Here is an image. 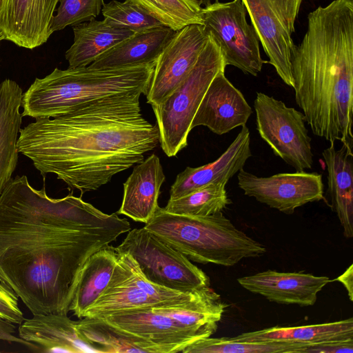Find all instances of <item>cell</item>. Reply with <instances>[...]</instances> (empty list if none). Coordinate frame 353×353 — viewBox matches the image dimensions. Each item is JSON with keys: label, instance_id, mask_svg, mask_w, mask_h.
<instances>
[{"label": "cell", "instance_id": "cell-1", "mask_svg": "<svg viewBox=\"0 0 353 353\" xmlns=\"http://www.w3.org/2000/svg\"><path fill=\"white\" fill-rule=\"evenodd\" d=\"M130 228L116 213L72 194L50 198L17 176L0 195V281L33 315L67 314L85 261Z\"/></svg>", "mask_w": 353, "mask_h": 353}, {"label": "cell", "instance_id": "cell-2", "mask_svg": "<svg viewBox=\"0 0 353 353\" xmlns=\"http://www.w3.org/2000/svg\"><path fill=\"white\" fill-rule=\"evenodd\" d=\"M135 92L103 97L21 128L17 148L44 176L54 174L81 195L143 161L159 143Z\"/></svg>", "mask_w": 353, "mask_h": 353}, {"label": "cell", "instance_id": "cell-3", "mask_svg": "<svg viewBox=\"0 0 353 353\" xmlns=\"http://www.w3.org/2000/svg\"><path fill=\"white\" fill-rule=\"evenodd\" d=\"M290 63L295 100L312 133L353 145V0L311 12Z\"/></svg>", "mask_w": 353, "mask_h": 353}, {"label": "cell", "instance_id": "cell-4", "mask_svg": "<svg viewBox=\"0 0 353 353\" xmlns=\"http://www.w3.org/2000/svg\"><path fill=\"white\" fill-rule=\"evenodd\" d=\"M156 63L116 69L55 68L23 93L22 117L52 118L103 97L146 94Z\"/></svg>", "mask_w": 353, "mask_h": 353}, {"label": "cell", "instance_id": "cell-5", "mask_svg": "<svg viewBox=\"0 0 353 353\" xmlns=\"http://www.w3.org/2000/svg\"><path fill=\"white\" fill-rule=\"evenodd\" d=\"M144 228L190 261L233 266L246 258L266 252L261 243L237 229L219 212L209 216H188L158 207Z\"/></svg>", "mask_w": 353, "mask_h": 353}, {"label": "cell", "instance_id": "cell-6", "mask_svg": "<svg viewBox=\"0 0 353 353\" xmlns=\"http://www.w3.org/2000/svg\"><path fill=\"white\" fill-rule=\"evenodd\" d=\"M225 67L219 46L209 35L188 76L161 103L151 105L159 128V143L168 157L176 155L187 146L199 104L212 80Z\"/></svg>", "mask_w": 353, "mask_h": 353}, {"label": "cell", "instance_id": "cell-7", "mask_svg": "<svg viewBox=\"0 0 353 353\" xmlns=\"http://www.w3.org/2000/svg\"><path fill=\"white\" fill-rule=\"evenodd\" d=\"M116 250L130 254L145 279L155 285L184 292L210 286L201 269L144 227L128 231Z\"/></svg>", "mask_w": 353, "mask_h": 353}, {"label": "cell", "instance_id": "cell-8", "mask_svg": "<svg viewBox=\"0 0 353 353\" xmlns=\"http://www.w3.org/2000/svg\"><path fill=\"white\" fill-rule=\"evenodd\" d=\"M254 108L257 131L274 154L296 172L311 169V138L303 112L259 92H256Z\"/></svg>", "mask_w": 353, "mask_h": 353}, {"label": "cell", "instance_id": "cell-9", "mask_svg": "<svg viewBox=\"0 0 353 353\" xmlns=\"http://www.w3.org/2000/svg\"><path fill=\"white\" fill-rule=\"evenodd\" d=\"M247 10L241 0L215 2L201 9L204 30L220 48L225 65H233L247 74L256 76L264 61L259 39L246 21Z\"/></svg>", "mask_w": 353, "mask_h": 353}, {"label": "cell", "instance_id": "cell-10", "mask_svg": "<svg viewBox=\"0 0 353 353\" xmlns=\"http://www.w3.org/2000/svg\"><path fill=\"white\" fill-rule=\"evenodd\" d=\"M263 48L281 80L294 85L291 54L292 35L303 0H241Z\"/></svg>", "mask_w": 353, "mask_h": 353}, {"label": "cell", "instance_id": "cell-11", "mask_svg": "<svg viewBox=\"0 0 353 353\" xmlns=\"http://www.w3.org/2000/svg\"><path fill=\"white\" fill-rule=\"evenodd\" d=\"M237 179L239 187L245 195L288 214L323 198L322 174L317 172L302 171L261 177L243 168Z\"/></svg>", "mask_w": 353, "mask_h": 353}, {"label": "cell", "instance_id": "cell-12", "mask_svg": "<svg viewBox=\"0 0 353 353\" xmlns=\"http://www.w3.org/2000/svg\"><path fill=\"white\" fill-rule=\"evenodd\" d=\"M209 35L201 24H190L176 31L159 57L145 94L147 103H161L188 76Z\"/></svg>", "mask_w": 353, "mask_h": 353}, {"label": "cell", "instance_id": "cell-13", "mask_svg": "<svg viewBox=\"0 0 353 353\" xmlns=\"http://www.w3.org/2000/svg\"><path fill=\"white\" fill-rule=\"evenodd\" d=\"M59 0H3L0 34L3 40L28 49L44 44Z\"/></svg>", "mask_w": 353, "mask_h": 353}, {"label": "cell", "instance_id": "cell-14", "mask_svg": "<svg viewBox=\"0 0 353 353\" xmlns=\"http://www.w3.org/2000/svg\"><path fill=\"white\" fill-rule=\"evenodd\" d=\"M252 110L241 92L219 72L210 83L196 112L191 130L203 125L222 135L246 124Z\"/></svg>", "mask_w": 353, "mask_h": 353}, {"label": "cell", "instance_id": "cell-15", "mask_svg": "<svg viewBox=\"0 0 353 353\" xmlns=\"http://www.w3.org/2000/svg\"><path fill=\"white\" fill-rule=\"evenodd\" d=\"M237 281L245 290L270 301L310 306L316 303L317 294L330 280L327 276L303 272L268 270L239 278Z\"/></svg>", "mask_w": 353, "mask_h": 353}, {"label": "cell", "instance_id": "cell-16", "mask_svg": "<svg viewBox=\"0 0 353 353\" xmlns=\"http://www.w3.org/2000/svg\"><path fill=\"white\" fill-rule=\"evenodd\" d=\"M251 156L250 130L245 125L226 150L214 161L197 168L187 167L178 174L170 190V199L179 198L210 184L226 185L243 168Z\"/></svg>", "mask_w": 353, "mask_h": 353}, {"label": "cell", "instance_id": "cell-17", "mask_svg": "<svg viewBox=\"0 0 353 353\" xmlns=\"http://www.w3.org/2000/svg\"><path fill=\"white\" fill-rule=\"evenodd\" d=\"M19 336L37 345L42 352L106 353L101 347L85 339L76 321L67 314L33 315L19 325Z\"/></svg>", "mask_w": 353, "mask_h": 353}, {"label": "cell", "instance_id": "cell-18", "mask_svg": "<svg viewBox=\"0 0 353 353\" xmlns=\"http://www.w3.org/2000/svg\"><path fill=\"white\" fill-rule=\"evenodd\" d=\"M101 319L133 334L181 352L202 339L171 318L152 311V307L123 310Z\"/></svg>", "mask_w": 353, "mask_h": 353}, {"label": "cell", "instance_id": "cell-19", "mask_svg": "<svg viewBox=\"0 0 353 353\" xmlns=\"http://www.w3.org/2000/svg\"><path fill=\"white\" fill-rule=\"evenodd\" d=\"M165 179L160 159L155 154L137 163L123 183L122 203L117 214L147 223L159 207L160 189Z\"/></svg>", "mask_w": 353, "mask_h": 353}, {"label": "cell", "instance_id": "cell-20", "mask_svg": "<svg viewBox=\"0 0 353 353\" xmlns=\"http://www.w3.org/2000/svg\"><path fill=\"white\" fill-rule=\"evenodd\" d=\"M176 32L165 26L135 32L100 55L89 68L116 69L156 63Z\"/></svg>", "mask_w": 353, "mask_h": 353}, {"label": "cell", "instance_id": "cell-21", "mask_svg": "<svg viewBox=\"0 0 353 353\" xmlns=\"http://www.w3.org/2000/svg\"><path fill=\"white\" fill-rule=\"evenodd\" d=\"M353 145L335 143L322 152L327 170L332 208L336 213L346 238L353 236Z\"/></svg>", "mask_w": 353, "mask_h": 353}, {"label": "cell", "instance_id": "cell-22", "mask_svg": "<svg viewBox=\"0 0 353 353\" xmlns=\"http://www.w3.org/2000/svg\"><path fill=\"white\" fill-rule=\"evenodd\" d=\"M22 96V89L14 81L6 79L0 83V195L12 179L18 161Z\"/></svg>", "mask_w": 353, "mask_h": 353}, {"label": "cell", "instance_id": "cell-23", "mask_svg": "<svg viewBox=\"0 0 353 353\" xmlns=\"http://www.w3.org/2000/svg\"><path fill=\"white\" fill-rule=\"evenodd\" d=\"M119 252L110 244L90 254L79 272L69 312L79 319L99 298L107 287Z\"/></svg>", "mask_w": 353, "mask_h": 353}, {"label": "cell", "instance_id": "cell-24", "mask_svg": "<svg viewBox=\"0 0 353 353\" xmlns=\"http://www.w3.org/2000/svg\"><path fill=\"white\" fill-rule=\"evenodd\" d=\"M72 30L74 41L65 54L69 68L90 65L100 55L134 34L114 27L105 19L81 23L73 26Z\"/></svg>", "mask_w": 353, "mask_h": 353}, {"label": "cell", "instance_id": "cell-25", "mask_svg": "<svg viewBox=\"0 0 353 353\" xmlns=\"http://www.w3.org/2000/svg\"><path fill=\"white\" fill-rule=\"evenodd\" d=\"M245 341H283L308 346L330 341L353 339V319L297 327H273L234 336Z\"/></svg>", "mask_w": 353, "mask_h": 353}, {"label": "cell", "instance_id": "cell-26", "mask_svg": "<svg viewBox=\"0 0 353 353\" xmlns=\"http://www.w3.org/2000/svg\"><path fill=\"white\" fill-rule=\"evenodd\" d=\"M79 334L106 353H175L171 347L125 331L101 318L84 317L76 321Z\"/></svg>", "mask_w": 353, "mask_h": 353}, {"label": "cell", "instance_id": "cell-27", "mask_svg": "<svg viewBox=\"0 0 353 353\" xmlns=\"http://www.w3.org/2000/svg\"><path fill=\"white\" fill-rule=\"evenodd\" d=\"M307 346L283 341H245L234 337L200 339L185 347L183 353H304Z\"/></svg>", "mask_w": 353, "mask_h": 353}, {"label": "cell", "instance_id": "cell-28", "mask_svg": "<svg viewBox=\"0 0 353 353\" xmlns=\"http://www.w3.org/2000/svg\"><path fill=\"white\" fill-rule=\"evenodd\" d=\"M225 184H210L179 198L169 199L164 210L188 216H209L222 212L230 203Z\"/></svg>", "mask_w": 353, "mask_h": 353}, {"label": "cell", "instance_id": "cell-29", "mask_svg": "<svg viewBox=\"0 0 353 353\" xmlns=\"http://www.w3.org/2000/svg\"><path fill=\"white\" fill-rule=\"evenodd\" d=\"M130 1L174 31L190 24L203 25L202 7L191 0Z\"/></svg>", "mask_w": 353, "mask_h": 353}, {"label": "cell", "instance_id": "cell-30", "mask_svg": "<svg viewBox=\"0 0 353 353\" xmlns=\"http://www.w3.org/2000/svg\"><path fill=\"white\" fill-rule=\"evenodd\" d=\"M101 12L104 19L111 26L134 33L164 26L130 0L123 2L112 0L103 4Z\"/></svg>", "mask_w": 353, "mask_h": 353}, {"label": "cell", "instance_id": "cell-31", "mask_svg": "<svg viewBox=\"0 0 353 353\" xmlns=\"http://www.w3.org/2000/svg\"><path fill=\"white\" fill-rule=\"evenodd\" d=\"M50 26V32L94 19L101 11L103 0H59Z\"/></svg>", "mask_w": 353, "mask_h": 353}, {"label": "cell", "instance_id": "cell-32", "mask_svg": "<svg viewBox=\"0 0 353 353\" xmlns=\"http://www.w3.org/2000/svg\"><path fill=\"white\" fill-rule=\"evenodd\" d=\"M0 316L14 323L20 325L25 319L18 305L17 296L0 282Z\"/></svg>", "mask_w": 353, "mask_h": 353}, {"label": "cell", "instance_id": "cell-33", "mask_svg": "<svg viewBox=\"0 0 353 353\" xmlns=\"http://www.w3.org/2000/svg\"><path fill=\"white\" fill-rule=\"evenodd\" d=\"M353 339L330 341L310 345L304 353H352Z\"/></svg>", "mask_w": 353, "mask_h": 353}, {"label": "cell", "instance_id": "cell-34", "mask_svg": "<svg viewBox=\"0 0 353 353\" xmlns=\"http://www.w3.org/2000/svg\"><path fill=\"white\" fill-rule=\"evenodd\" d=\"M16 327L14 323L0 316V340L6 341L9 343H17L26 346L33 351L40 352L39 347L30 342H28L20 337L14 336Z\"/></svg>", "mask_w": 353, "mask_h": 353}, {"label": "cell", "instance_id": "cell-35", "mask_svg": "<svg viewBox=\"0 0 353 353\" xmlns=\"http://www.w3.org/2000/svg\"><path fill=\"white\" fill-rule=\"evenodd\" d=\"M353 265L351 264L350 267L338 278L337 280L342 283L348 292L350 301L353 298Z\"/></svg>", "mask_w": 353, "mask_h": 353}, {"label": "cell", "instance_id": "cell-36", "mask_svg": "<svg viewBox=\"0 0 353 353\" xmlns=\"http://www.w3.org/2000/svg\"><path fill=\"white\" fill-rule=\"evenodd\" d=\"M194 3L201 7V5L207 6L210 3V0H191Z\"/></svg>", "mask_w": 353, "mask_h": 353}, {"label": "cell", "instance_id": "cell-37", "mask_svg": "<svg viewBox=\"0 0 353 353\" xmlns=\"http://www.w3.org/2000/svg\"><path fill=\"white\" fill-rule=\"evenodd\" d=\"M3 2V0H0V9L1 8Z\"/></svg>", "mask_w": 353, "mask_h": 353}, {"label": "cell", "instance_id": "cell-38", "mask_svg": "<svg viewBox=\"0 0 353 353\" xmlns=\"http://www.w3.org/2000/svg\"><path fill=\"white\" fill-rule=\"evenodd\" d=\"M1 40H3V39H2V37H1V34H0V41H1Z\"/></svg>", "mask_w": 353, "mask_h": 353}]
</instances>
